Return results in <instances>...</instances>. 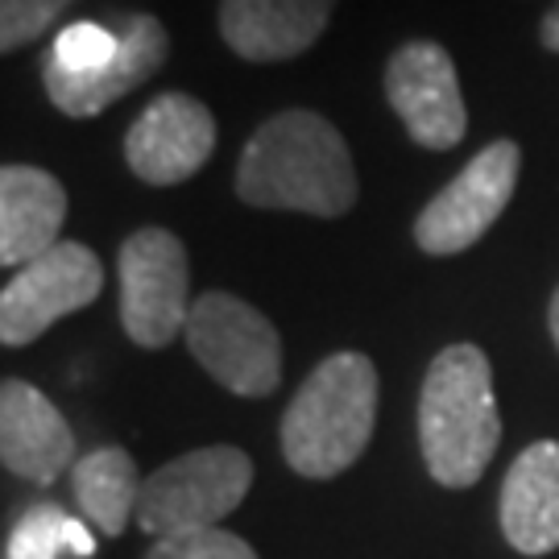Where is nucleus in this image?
I'll return each instance as SVG.
<instances>
[{"instance_id": "obj_4", "label": "nucleus", "mask_w": 559, "mask_h": 559, "mask_svg": "<svg viewBox=\"0 0 559 559\" xmlns=\"http://www.w3.org/2000/svg\"><path fill=\"white\" fill-rule=\"evenodd\" d=\"M253 485V460L233 443H212L166 460L141 480L138 526L154 539L221 526Z\"/></svg>"}, {"instance_id": "obj_15", "label": "nucleus", "mask_w": 559, "mask_h": 559, "mask_svg": "<svg viewBox=\"0 0 559 559\" xmlns=\"http://www.w3.org/2000/svg\"><path fill=\"white\" fill-rule=\"evenodd\" d=\"M67 187L41 166L9 162L0 170V265L21 270L59 245Z\"/></svg>"}, {"instance_id": "obj_11", "label": "nucleus", "mask_w": 559, "mask_h": 559, "mask_svg": "<svg viewBox=\"0 0 559 559\" xmlns=\"http://www.w3.org/2000/svg\"><path fill=\"white\" fill-rule=\"evenodd\" d=\"M112 25L120 29V50L92 75H71L41 59V87L62 117H100L104 108H112L129 92H138L141 83L154 80L162 62L170 59V34L154 13H120Z\"/></svg>"}, {"instance_id": "obj_9", "label": "nucleus", "mask_w": 559, "mask_h": 559, "mask_svg": "<svg viewBox=\"0 0 559 559\" xmlns=\"http://www.w3.org/2000/svg\"><path fill=\"white\" fill-rule=\"evenodd\" d=\"M385 100L415 145L431 154L456 150L468 133V108L460 96V75L440 41L411 38L385 62Z\"/></svg>"}, {"instance_id": "obj_2", "label": "nucleus", "mask_w": 559, "mask_h": 559, "mask_svg": "<svg viewBox=\"0 0 559 559\" xmlns=\"http://www.w3.org/2000/svg\"><path fill=\"white\" fill-rule=\"evenodd\" d=\"M501 443L493 365L477 344H448L427 365L419 394V448L443 489H468L485 477Z\"/></svg>"}, {"instance_id": "obj_21", "label": "nucleus", "mask_w": 559, "mask_h": 559, "mask_svg": "<svg viewBox=\"0 0 559 559\" xmlns=\"http://www.w3.org/2000/svg\"><path fill=\"white\" fill-rule=\"evenodd\" d=\"M539 41H543V50L547 55H556L559 59V0L543 13V21H539Z\"/></svg>"}, {"instance_id": "obj_19", "label": "nucleus", "mask_w": 559, "mask_h": 559, "mask_svg": "<svg viewBox=\"0 0 559 559\" xmlns=\"http://www.w3.org/2000/svg\"><path fill=\"white\" fill-rule=\"evenodd\" d=\"M75 0H0V50L17 55L21 46L50 34V25L71 9Z\"/></svg>"}, {"instance_id": "obj_6", "label": "nucleus", "mask_w": 559, "mask_h": 559, "mask_svg": "<svg viewBox=\"0 0 559 559\" xmlns=\"http://www.w3.org/2000/svg\"><path fill=\"white\" fill-rule=\"evenodd\" d=\"M120 328L138 348H166L187 332L191 316V261L170 228H138L120 240Z\"/></svg>"}, {"instance_id": "obj_8", "label": "nucleus", "mask_w": 559, "mask_h": 559, "mask_svg": "<svg viewBox=\"0 0 559 559\" xmlns=\"http://www.w3.org/2000/svg\"><path fill=\"white\" fill-rule=\"evenodd\" d=\"M104 261L83 240H59L50 253L21 265L0 290V340L25 348L67 316L100 299Z\"/></svg>"}, {"instance_id": "obj_22", "label": "nucleus", "mask_w": 559, "mask_h": 559, "mask_svg": "<svg viewBox=\"0 0 559 559\" xmlns=\"http://www.w3.org/2000/svg\"><path fill=\"white\" fill-rule=\"evenodd\" d=\"M547 328H551V340H556V348H559V286H556V295H551V302H547Z\"/></svg>"}, {"instance_id": "obj_10", "label": "nucleus", "mask_w": 559, "mask_h": 559, "mask_svg": "<svg viewBox=\"0 0 559 559\" xmlns=\"http://www.w3.org/2000/svg\"><path fill=\"white\" fill-rule=\"evenodd\" d=\"M216 154V117L187 92H162L124 133V162L150 187H179Z\"/></svg>"}, {"instance_id": "obj_16", "label": "nucleus", "mask_w": 559, "mask_h": 559, "mask_svg": "<svg viewBox=\"0 0 559 559\" xmlns=\"http://www.w3.org/2000/svg\"><path fill=\"white\" fill-rule=\"evenodd\" d=\"M71 489L80 501L83 519L92 522L100 535L120 539L124 526L138 519V498H141V477L138 464L124 448H96L71 468Z\"/></svg>"}, {"instance_id": "obj_17", "label": "nucleus", "mask_w": 559, "mask_h": 559, "mask_svg": "<svg viewBox=\"0 0 559 559\" xmlns=\"http://www.w3.org/2000/svg\"><path fill=\"white\" fill-rule=\"evenodd\" d=\"M92 559L96 556V535L83 526L80 519H71L55 501H38L17 519L13 535L4 543V559Z\"/></svg>"}, {"instance_id": "obj_20", "label": "nucleus", "mask_w": 559, "mask_h": 559, "mask_svg": "<svg viewBox=\"0 0 559 559\" xmlns=\"http://www.w3.org/2000/svg\"><path fill=\"white\" fill-rule=\"evenodd\" d=\"M145 559H258V551L233 531L207 526V531H182V535L154 539Z\"/></svg>"}, {"instance_id": "obj_5", "label": "nucleus", "mask_w": 559, "mask_h": 559, "mask_svg": "<svg viewBox=\"0 0 559 559\" xmlns=\"http://www.w3.org/2000/svg\"><path fill=\"white\" fill-rule=\"evenodd\" d=\"M187 348L203 373L237 399H265L282 381V336L265 311L228 290H207L191 302Z\"/></svg>"}, {"instance_id": "obj_14", "label": "nucleus", "mask_w": 559, "mask_h": 559, "mask_svg": "<svg viewBox=\"0 0 559 559\" xmlns=\"http://www.w3.org/2000/svg\"><path fill=\"white\" fill-rule=\"evenodd\" d=\"M501 535L519 556L559 551V440L522 448L501 480Z\"/></svg>"}, {"instance_id": "obj_3", "label": "nucleus", "mask_w": 559, "mask_h": 559, "mask_svg": "<svg viewBox=\"0 0 559 559\" xmlns=\"http://www.w3.org/2000/svg\"><path fill=\"white\" fill-rule=\"evenodd\" d=\"M378 427V369L365 353L323 357L278 427L286 464L307 480H332L353 468Z\"/></svg>"}, {"instance_id": "obj_1", "label": "nucleus", "mask_w": 559, "mask_h": 559, "mask_svg": "<svg viewBox=\"0 0 559 559\" xmlns=\"http://www.w3.org/2000/svg\"><path fill=\"white\" fill-rule=\"evenodd\" d=\"M360 182L348 141L323 112L282 108L240 150L237 200L265 212L336 221L357 207Z\"/></svg>"}, {"instance_id": "obj_18", "label": "nucleus", "mask_w": 559, "mask_h": 559, "mask_svg": "<svg viewBox=\"0 0 559 559\" xmlns=\"http://www.w3.org/2000/svg\"><path fill=\"white\" fill-rule=\"evenodd\" d=\"M117 50H120V29L112 21L108 25L104 21H71V25H62L59 34H55L50 50L41 59L55 62L59 71H71V75H92Z\"/></svg>"}, {"instance_id": "obj_12", "label": "nucleus", "mask_w": 559, "mask_h": 559, "mask_svg": "<svg viewBox=\"0 0 559 559\" xmlns=\"http://www.w3.org/2000/svg\"><path fill=\"white\" fill-rule=\"evenodd\" d=\"M0 460L29 485H55L75 468V431L38 385L4 378L0 385Z\"/></svg>"}, {"instance_id": "obj_13", "label": "nucleus", "mask_w": 559, "mask_h": 559, "mask_svg": "<svg viewBox=\"0 0 559 559\" xmlns=\"http://www.w3.org/2000/svg\"><path fill=\"white\" fill-rule=\"evenodd\" d=\"M336 0H221L224 46L245 62H286L323 38Z\"/></svg>"}, {"instance_id": "obj_7", "label": "nucleus", "mask_w": 559, "mask_h": 559, "mask_svg": "<svg viewBox=\"0 0 559 559\" xmlns=\"http://www.w3.org/2000/svg\"><path fill=\"white\" fill-rule=\"evenodd\" d=\"M522 175V150L514 138H498L460 170L456 179L431 195L415 216V245L427 258H456L473 249L514 200Z\"/></svg>"}]
</instances>
